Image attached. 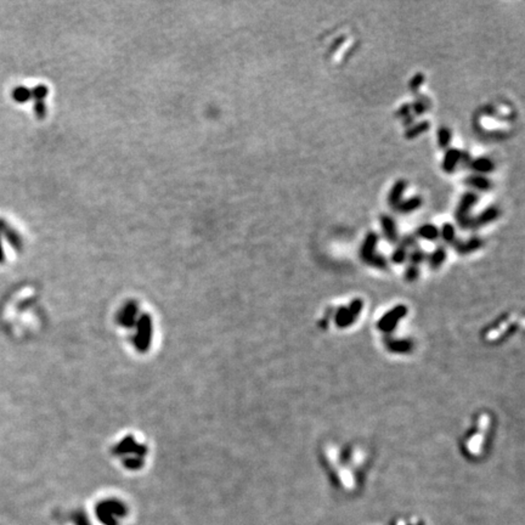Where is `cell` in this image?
<instances>
[{
  "instance_id": "4",
  "label": "cell",
  "mask_w": 525,
  "mask_h": 525,
  "mask_svg": "<svg viewBox=\"0 0 525 525\" xmlns=\"http://www.w3.org/2000/svg\"><path fill=\"white\" fill-rule=\"evenodd\" d=\"M378 242V235L376 232H368L367 236L362 243L361 247V257L366 260H368L373 257V252H375L376 246H377Z\"/></svg>"
},
{
  "instance_id": "21",
  "label": "cell",
  "mask_w": 525,
  "mask_h": 525,
  "mask_svg": "<svg viewBox=\"0 0 525 525\" xmlns=\"http://www.w3.org/2000/svg\"><path fill=\"white\" fill-rule=\"evenodd\" d=\"M405 258V248L404 247H398V248L395 249L394 254H393V260H394L395 263H401L402 260H404Z\"/></svg>"
},
{
  "instance_id": "6",
  "label": "cell",
  "mask_w": 525,
  "mask_h": 525,
  "mask_svg": "<svg viewBox=\"0 0 525 525\" xmlns=\"http://www.w3.org/2000/svg\"><path fill=\"white\" fill-rule=\"evenodd\" d=\"M405 189H406V181L405 180L396 181L394 186H393V189L391 190V192H389V196H388L389 206L393 208L398 207V204L401 202V197H402V193H404Z\"/></svg>"
},
{
  "instance_id": "16",
  "label": "cell",
  "mask_w": 525,
  "mask_h": 525,
  "mask_svg": "<svg viewBox=\"0 0 525 525\" xmlns=\"http://www.w3.org/2000/svg\"><path fill=\"white\" fill-rule=\"evenodd\" d=\"M441 236L444 241L446 242H451L455 239V227L450 223H445L444 226L441 229Z\"/></svg>"
},
{
  "instance_id": "18",
  "label": "cell",
  "mask_w": 525,
  "mask_h": 525,
  "mask_svg": "<svg viewBox=\"0 0 525 525\" xmlns=\"http://www.w3.org/2000/svg\"><path fill=\"white\" fill-rule=\"evenodd\" d=\"M423 82H424V75L422 73H417L410 81V89L412 91L416 92L419 89V87L423 84Z\"/></svg>"
},
{
  "instance_id": "5",
  "label": "cell",
  "mask_w": 525,
  "mask_h": 525,
  "mask_svg": "<svg viewBox=\"0 0 525 525\" xmlns=\"http://www.w3.org/2000/svg\"><path fill=\"white\" fill-rule=\"evenodd\" d=\"M461 153L462 152L456 150V148H450V150L446 151L444 161H442V168H444L446 173H452L455 170L457 163L461 160Z\"/></svg>"
},
{
  "instance_id": "19",
  "label": "cell",
  "mask_w": 525,
  "mask_h": 525,
  "mask_svg": "<svg viewBox=\"0 0 525 525\" xmlns=\"http://www.w3.org/2000/svg\"><path fill=\"white\" fill-rule=\"evenodd\" d=\"M411 110H414L415 114H422L427 111V104L422 100H418L414 105H411Z\"/></svg>"
},
{
  "instance_id": "3",
  "label": "cell",
  "mask_w": 525,
  "mask_h": 525,
  "mask_svg": "<svg viewBox=\"0 0 525 525\" xmlns=\"http://www.w3.org/2000/svg\"><path fill=\"white\" fill-rule=\"evenodd\" d=\"M498 214H500V212H498L496 207H489L485 210H483L477 218L471 219V227H479L487 225V224L491 223V221L496 220L498 218Z\"/></svg>"
},
{
  "instance_id": "17",
  "label": "cell",
  "mask_w": 525,
  "mask_h": 525,
  "mask_svg": "<svg viewBox=\"0 0 525 525\" xmlns=\"http://www.w3.org/2000/svg\"><path fill=\"white\" fill-rule=\"evenodd\" d=\"M445 259V250L444 248H438L431 257V264L433 266H439L444 262Z\"/></svg>"
},
{
  "instance_id": "8",
  "label": "cell",
  "mask_w": 525,
  "mask_h": 525,
  "mask_svg": "<svg viewBox=\"0 0 525 525\" xmlns=\"http://www.w3.org/2000/svg\"><path fill=\"white\" fill-rule=\"evenodd\" d=\"M465 184L468 186L474 187V189H478L480 191H488L493 187V183L485 177H480V175H472V177L467 178L465 179Z\"/></svg>"
},
{
  "instance_id": "11",
  "label": "cell",
  "mask_w": 525,
  "mask_h": 525,
  "mask_svg": "<svg viewBox=\"0 0 525 525\" xmlns=\"http://www.w3.org/2000/svg\"><path fill=\"white\" fill-rule=\"evenodd\" d=\"M150 333H151L150 320L147 318H144L141 320L140 323V332H139L138 337V344L140 346L147 345L148 342H150Z\"/></svg>"
},
{
  "instance_id": "23",
  "label": "cell",
  "mask_w": 525,
  "mask_h": 525,
  "mask_svg": "<svg viewBox=\"0 0 525 525\" xmlns=\"http://www.w3.org/2000/svg\"><path fill=\"white\" fill-rule=\"evenodd\" d=\"M422 258H423V253H422L421 250H416V252L412 253V256H411V259L414 263H419L422 260Z\"/></svg>"
},
{
  "instance_id": "10",
  "label": "cell",
  "mask_w": 525,
  "mask_h": 525,
  "mask_svg": "<svg viewBox=\"0 0 525 525\" xmlns=\"http://www.w3.org/2000/svg\"><path fill=\"white\" fill-rule=\"evenodd\" d=\"M422 204V198L418 197V196H415V197H411L409 198V200L404 201V202H400L398 204V207L395 208L398 212L400 213H410V212H414V210L417 209V208L421 207Z\"/></svg>"
},
{
  "instance_id": "12",
  "label": "cell",
  "mask_w": 525,
  "mask_h": 525,
  "mask_svg": "<svg viewBox=\"0 0 525 525\" xmlns=\"http://www.w3.org/2000/svg\"><path fill=\"white\" fill-rule=\"evenodd\" d=\"M429 128H431V123H429V122H427V121L421 122V123H418V124L414 125V127L409 128V129L405 131V138L409 139V140H412V139H416L421 134L428 131Z\"/></svg>"
},
{
  "instance_id": "7",
  "label": "cell",
  "mask_w": 525,
  "mask_h": 525,
  "mask_svg": "<svg viewBox=\"0 0 525 525\" xmlns=\"http://www.w3.org/2000/svg\"><path fill=\"white\" fill-rule=\"evenodd\" d=\"M381 224H382L383 232H384L387 240L391 241V242H395L396 239H398V234H396V227H395L394 220H393L392 218L388 216H382Z\"/></svg>"
},
{
  "instance_id": "9",
  "label": "cell",
  "mask_w": 525,
  "mask_h": 525,
  "mask_svg": "<svg viewBox=\"0 0 525 525\" xmlns=\"http://www.w3.org/2000/svg\"><path fill=\"white\" fill-rule=\"evenodd\" d=\"M470 166L472 169L478 171V173H490V171H493L495 168L494 162L488 157L477 158V160L471 162Z\"/></svg>"
},
{
  "instance_id": "24",
  "label": "cell",
  "mask_w": 525,
  "mask_h": 525,
  "mask_svg": "<svg viewBox=\"0 0 525 525\" xmlns=\"http://www.w3.org/2000/svg\"><path fill=\"white\" fill-rule=\"evenodd\" d=\"M412 121H414V117H412V115L409 114L407 117H405V120H404V124H405V125L410 124V123H412Z\"/></svg>"
},
{
  "instance_id": "13",
  "label": "cell",
  "mask_w": 525,
  "mask_h": 525,
  "mask_svg": "<svg viewBox=\"0 0 525 525\" xmlns=\"http://www.w3.org/2000/svg\"><path fill=\"white\" fill-rule=\"evenodd\" d=\"M417 235L424 240L433 241V240L438 239L439 230L437 226L432 225V224H425V225H422L417 230Z\"/></svg>"
},
{
  "instance_id": "15",
  "label": "cell",
  "mask_w": 525,
  "mask_h": 525,
  "mask_svg": "<svg viewBox=\"0 0 525 525\" xmlns=\"http://www.w3.org/2000/svg\"><path fill=\"white\" fill-rule=\"evenodd\" d=\"M481 243L483 242H481V240H479V239H472L465 243L457 244V249L460 250L461 253H468V252H472V250H475V249L479 248V247L481 246Z\"/></svg>"
},
{
  "instance_id": "22",
  "label": "cell",
  "mask_w": 525,
  "mask_h": 525,
  "mask_svg": "<svg viewBox=\"0 0 525 525\" xmlns=\"http://www.w3.org/2000/svg\"><path fill=\"white\" fill-rule=\"evenodd\" d=\"M410 111H411V105H404V106H402L400 110L396 112V114H398L399 117L405 118V117H407L409 114H410Z\"/></svg>"
},
{
  "instance_id": "14",
  "label": "cell",
  "mask_w": 525,
  "mask_h": 525,
  "mask_svg": "<svg viewBox=\"0 0 525 525\" xmlns=\"http://www.w3.org/2000/svg\"><path fill=\"white\" fill-rule=\"evenodd\" d=\"M438 143L441 148H446L451 143V130L446 127H441L438 131Z\"/></svg>"
},
{
  "instance_id": "2",
  "label": "cell",
  "mask_w": 525,
  "mask_h": 525,
  "mask_svg": "<svg viewBox=\"0 0 525 525\" xmlns=\"http://www.w3.org/2000/svg\"><path fill=\"white\" fill-rule=\"evenodd\" d=\"M100 519L106 525H115L118 519L124 516L125 508L117 502H106L101 504L96 511Z\"/></svg>"
},
{
  "instance_id": "1",
  "label": "cell",
  "mask_w": 525,
  "mask_h": 525,
  "mask_svg": "<svg viewBox=\"0 0 525 525\" xmlns=\"http://www.w3.org/2000/svg\"><path fill=\"white\" fill-rule=\"evenodd\" d=\"M478 201V196L474 192H465L463 197L461 198L460 204H458L456 213H455V218H456L458 225H460L462 229H467V227H471V219L470 218V210L472 207L474 206L475 202Z\"/></svg>"
},
{
  "instance_id": "20",
  "label": "cell",
  "mask_w": 525,
  "mask_h": 525,
  "mask_svg": "<svg viewBox=\"0 0 525 525\" xmlns=\"http://www.w3.org/2000/svg\"><path fill=\"white\" fill-rule=\"evenodd\" d=\"M28 95H29V91L27 90V89H25V88H18L17 90L15 91L14 96H15L16 100H17V101H21V102H22V101H25L26 99L28 98Z\"/></svg>"
}]
</instances>
